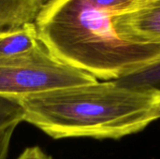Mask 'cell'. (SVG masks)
<instances>
[{"label":"cell","mask_w":160,"mask_h":159,"mask_svg":"<svg viewBox=\"0 0 160 159\" xmlns=\"http://www.w3.org/2000/svg\"><path fill=\"white\" fill-rule=\"evenodd\" d=\"M24 121V110L16 97L0 96V131Z\"/></svg>","instance_id":"8"},{"label":"cell","mask_w":160,"mask_h":159,"mask_svg":"<svg viewBox=\"0 0 160 159\" xmlns=\"http://www.w3.org/2000/svg\"><path fill=\"white\" fill-rule=\"evenodd\" d=\"M112 20L123 37L160 47V0H137L130 9L114 15Z\"/></svg>","instance_id":"4"},{"label":"cell","mask_w":160,"mask_h":159,"mask_svg":"<svg viewBox=\"0 0 160 159\" xmlns=\"http://www.w3.org/2000/svg\"><path fill=\"white\" fill-rule=\"evenodd\" d=\"M113 16L89 0H52L35 23L55 58L96 79L117 81L159 60L160 47L123 37Z\"/></svg>","instance_id":"2"},{"label":"cell","mask_w":160,"mask_h":159,"mask_svg":"<svg viewBox=\"0 0 160 159\" xmlns=\"http://www.w3.org/2000/svg\"><path fill=\"white\" fill-rule=\"evenodd\" d=\"M39 11L34 0H0V30L33 22Z\"/></svg>","instance_id":"6"},{"label":"cell","mask_w":160,"mask_h":159,"mask_svg":"<svg viewBox=\"0 0 160 159\" xmlns=\"http://www.w3.org/2000/svg\"><path fill=\"white\" fill-rule=\"evenodd\" d=\"M98 82L55 58L43 45L27 56L0 61V96L22 97Z\"/></svg>","instance_id":"3"},{"label":"cell","mask_w":160,"mask_h":159,"mask_svg":"<svg viewBox=\"0 0 160 159\" xmlns=\"http://www.w3.org/2000/svg\"><path fill=\"white\" fill-rule=\"evenodd\" d=\"M16 127H10L0 131V159H7L10 141Z\"/></svg>","instance_id":"10"},{"label":"cell","mask_w":160,"mask_h":159,"mask_svg":"<svg viewBox=\"0 0 160 159\" xmlns=\"http://www.w3.org/2000/svg\"><path fill=\"white\" fill-rule=\"evenodd\" d=\"M52 0H34V2L37 4V6L39 7V9H41L44 6H46L49 2H51Z\"/></svg>","instance_id":"12"},{"label":"cell","mask_w":160,"mask_h":159,"mask_svg":"<svg viewBox=\"0 0 160 159\" xmlns=\"http://www.w3.org/2000/svg\"><path fill=\"white\" fill-rule=\"evenodd\" d=\"M19 100L24 122L55 140H119L159 119L160 94L129 88L117 81H98Z\"/></svg>","instance_id":"1"},{"label":"cell","mask_w":160,"mask_h":159,"mask_svg":"<svg viewBox=\"0 0 160 159\" xmlns=\"http://www.w3.org/2000/svg\"><path fill=\"white\" fill-rule=\"evenodd\" d=\"M159 119H160V111H159Z\"/></svg>","instance_id":"13"},{"label":"cell","mask_w":160,"mask_h":159,"mask_svg":"<svg viewBox=\"0 0 160 159\" xmlns=\"http://www.w3.org/2000/svg\"><path fill=\"white\" fill-rule=\"evenodd\" d=\"M117 82L129 88L160 94V59Z\"/></svg>","instance_id":"7"},{"label":"cell","mask_w":160,"mask_h":159,"mask_svg":"<svg viewBox=\"0 0 160 159\" xmlns=\"http://www.w3.org/2000/svg\"><path fill=\"white\" fill-rule=\"evenodd\" d=\"M42 46L35 22L0 30V61L27 56Z\"/></svg>","instance_id":"5"},{"label":"cell","mask_w":160,"mask_h":159,"mask_svg":"<svg viewBox=\"0 0 160 159\" xmlns=\"http://www.w3.org/2000/svg\"><path fill=\"white\" fill-rule=\"evenodd\" d=\"M17 159H53L47 155L40 147L32 146L26 148Z\"/></svg>","instance_id":"11"},{"label":"cell","mask_w":160,"mask_h":159,"mask_svg":"<svg viewBox=\"0 0 160 159\" xmlns=\"http://www.w3.org/2000/svg\"><path fill=\"white\" fill-rule=\"evenodd\" d=\"M94 5L110 10L114 15L123 13L130 9L136 3L137 0H89Z\"/></svg>","instance_id":"9"}]
</instances>
